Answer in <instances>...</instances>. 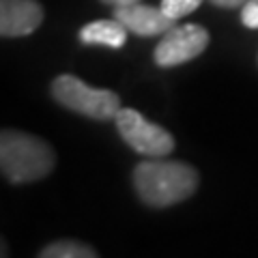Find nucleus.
Segmentation results:
<instances>
[{
  "label": "nucleus",
  "instance_id": "nucleus-1",
  "mask_svg": "<svg viewBox=\"0 0 258 258\" xmlns=\"http://www.w3.org/2000/svg\"><path fill=\"white\" fill-rule=\"evenodd\" d=\"M134 187L144 205L172 207L187 200L198 187V172L185 161L147 157L134 170Z\"/></svg>",
  "mask_w": 258,
  "mask_h": 258
},
{
  "label": "nucleus",
  "instance_id": "nucleus-2",
  "mask_svg": "<svg viewBox=\"0 0 258 258\" xmlns=\"http://www.w3.org/2000/svg\"><path fill=\"white\" fill-rule=\"evenodd\" d=\"M56 164V153L37 136L3 129L0 134V170L9 183H32L47 176Z\"/></svg>",
  "mask_w": 258,
  "mask_h": 258
},
{
  "label": "nucleus",
  "instance_id": "nucleus-3",
  "mask_svg": "<svg viewBox=\"0 0 258 258\" xmlns=\"http://www.w3.org/2000/svg\"><path fill=\"white\" fill-rule=\"evenodd\" d=\"M52 95L60 106L84 114L88 118L108 120L114 118L120 110V97L114 91L93 88L76 76H58L52 82Z\"/></svg>",
  "mask_w": 258,
  "mask_h": 258
},
{
  "label": "nucleus",
  "instance_id": "nucleus-4",
  "mask_svg": "<svg viewBox=\"0 0 258 258\" xmlns=\"http://www.w3.org/2000/svg\"><path fill=\"white\" fill-rule=\"evenodd\" d=\"M116 129L129 147L144 157H166L174 151V138L164 127L151 123L138 110L120 108L116 112Z\"/></svg>",
  "mask_w": 258,
  "mask_h": 258
},
{
  "label": "nucleus",
  "instance_id": "nucleus-5",
  "mask_svg": "<svg viewBox=\"0 0 258 258\" xmlns=\"http://www.w3.org/2000/svg\"><path fill=\"white\" fill-rule=\"evenodd\" d=\"M209 30L200 24H179L161 35L155 47V62L159 67H176L200 56L209 45Z\"/></svg>",
  "mask_w": 258,
  "mask_h": 258
},
{
  "label": "nucleus",
  "instance_id": "nucleus-6",
  "mask_svg": "<svg viewBox=\"0 0 258 258\" xmlns=\"http://www.w3.org/2000/svg\"><path fill=\"white\" fill-rule=\"evenodd\" d=\"M123 26L140 37H155L164 35L166 30H170L176 20H172L170 15H166L161 7H151L142 3L125 5V7H114V15Z\"/></svg>",
  "mask_w": 258,
  "mask_h": 258
},
{
  "label": "nucleus",
  "instance_id": "nucleus-7",
  "mask_svg": "<svg viewBox=\"0 0 258 258\" xmlns=\"http://www.w3.org/2000/svg\"><path fill=\"white\" fill-rule=\"evenodd\" d=\"M43 22V7L37 0H0V35L26 37Z\"/></svg>",
  "mask_w": 258,
  "mask_h": 258
},
{
  "label": "nucleus",
  "instance_id": "nucleus-8",
  "mask_svg": "<svg viewBox=\"0 0 258 258\" xmlns=\"http://www.w3.org/2000/svg\"><path fill=\"white\" fill-rule=\"evenodd\" d=\"M127 28L116 18L88 22L80 30V41L84 45H106V47H123L127 41Z\"/></svg>",
  "mask_w": 258,
  "mask_h": 258
},
{
  "label": "nucleus",
  "instance_id": "nucleus-9",
  "mask_svg": "<svg viewBox=\"0 0 258 258\" xmlns=\"http://www.w3.org/2000/svg\"><path fill=\"white\" fill-rule=\"evenodd\" d=\"M41 258H95L97 249H93L91 245L80 243V241H56V243L45 245L41 252H39Z\"/></svg>",
  "mask_w": 258,
  "mask_h": 258
},
{
  "label": "nucleus",
  "instance_id": "nucleus-10",
  "mask_svg": "<svg viewBox=\"0 0 258 258\" xmlns=\"http://www.w3.org/2000/svg\"><path fill=\"white\" fill-rule=\"evenodd\" d=\"M203 0H161V9L166 15H170L172 20L179 22L185 15H189L191 11H196Z\"/></svg>",
  "mask_w": 258,
  "mask_h": 258
},
{
  "label": "nucleus",
  "instance_id": "nucleus-11",
  "mask_svg": "<svg viewBox=\"0 0 258 258\" xmlns=\"http://www.w3.org/2000/svg\"><path fill=\"white\" fill-rule=\"evenodd\" d=\"M241 22L247 28H258V0H247L241 7Z\"/></svg>",
  "mask_w": 258,
  "mask_h": 258
},
{
  "label": "nucleus",
  "instance_id": "nucleus-12",
  "mask_svg": "<svg viewBox=\"0 0 258 258\" xmlns=\"http://www.w3.org/2000/svg\"><path fill=\"white\" fill-rule=\"evenodd\" d=\"M213 7H220V9H241L247 0H209Z\"/></svg>",
  "mask_w": 258,
  "mask_h": 258
},
{
  "label": "nucleus",
  "instance_id": "nucleus-13",
  "mask_svg": "<svg viewBox=\"0 0 258 258\" xmlns=\"http://www.w3.org/2000/svg\"><path fill=\"white\" fill-rule=\"evenodd\" d=\"M106 5H112V7H125V5H134V3H140V0H103Z\"/></svg>",
  "mask_w": 258,
  "mask_h": 258
}]
</instances>
